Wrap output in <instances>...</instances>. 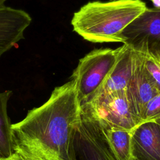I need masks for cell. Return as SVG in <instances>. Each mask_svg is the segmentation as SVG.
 <instances>
[{
	"instance_id": "13",
	"label": "cell",
	"mask_w": 160,
	"mask_h": 160,
	"mask_svg": "<svg viewBox=\"0 0 160 160\" xmlns=\"http://www.w3.org/2000/svg\"><path fill=\"white\" fill-rule=\"evenodd\" d=\"M144 41V66L148 76L160 92V61L156 54L148 48V42Z\"/></svg>"
},
{
	"instance_id": "14",
	"label": "cell",
	"mask_w": 160,
	"mask_h": 160,
	"mask_svg": "<svg viewBox=\"0 0 160 160\" xmlns=\"http://www.w3.org/2000/svg\"><path fill=\"white\" fill-rule=\"evenodd\" d=\"M160 117V92L152 98L146 104L144 110L141 122L154 120Z\"/></svg>"
},
{
	"instance_id": "9",
	"label": "cell",
	"mask_w": 160,
	"mask_h": 160,
	"mask_svg": "<svg viewBox=\"0 0 160 160\" xmlns=\"http://www.w3.org/2000/svg\"><path fill=\"white\" fill-rule=\"evenodd\" d=\"M132 158L160 160V124L154 120L140 122L131 132Z\"/></svg>"
},
{
	"instance_id": "11",
	"label": "cell",
	"mask_w": 160,
	"mask_h": 160,
	"mask_svg": "<svg viewBox=\"0 0 160 160\" xmlns=\"http://www.w3.org/2000/svg\"><path fill=\"white\" fill-rule=\"evenodd\" d=\"M98 121L116 159L117 160H130L132 158V131L110 126L99 119Z\"/></svg>"
},
{
	"instance_id": "16",
	"label": "cell",
	"mask_w": 160,
	"mask_h": 160,
	"mask_svg": "<svg viewBox=\"0 0 160 160\" xmlns=\"http://www.w3.org/2000/svg\"><path fill=\"white\" fill-rule=\"evenodd\" d=\"M154 8L157 9H160V0H151Z\"/></svg>"
},
{
	"instance_id": "17",
	"label": "cell",
	"mask_w": 160,
	"mask_h": 160,
	"mask_svg": "<svg viewBox=\"0 0 160 160\" xmlns=\"http://www.w3.org/2000/svg\"><path fill=\"white\" fill-rule=\"evenodd\" d=\"M31 154V153H30ZM34 156H35L38 160H53L52 159H50V158H46V157H44V156H38V155H34V154H32Z\"/></svg>"
},
{
	"instance_id": "15",
	"label": "cell",
	"mask_w": 160,
	"mask_h": 160,
	"mask_svg": "<svg viewBox=\"0 0 160 160\" xmlns=\"http://www.w3.org/2000/svg\"><path fill=\"white\" fill-rule=\"evenodd\" d=\"M14 151V152L10 157L0 160H38L31 154L18 147L15 146Z\"/></svg>"
},
{
	"instance_id": "20",
	"label": "cell",
	"mask_w": 160,
	"mask_h": 160,
	"mask_svg": "<svg viewBox=\"0 0 160 160\" xmlns=\"http://www.w3.org/2000/svg\"><path fill=\"white\" fill-rule=\"evenodd\" d=\"M154 121H156L157 122H158L160 124V117L157 118V119H154Z\"/></svg>"
},
{
	"instance_id": "3",
	"label": "cell",
	"mask_w": 160,
	"mask_h": 160,
	"mask_svg": "<svg viewBox=\"0 0 160 160\" xmlns=\"http://www.w3.org/2000/svg\"><path fill=\"white\" fill-rule=\"evenodd\" d=\"M121 50L95 49L82 58L74 70L71 79L74 80L81 104L88 101L115 64Z\"/></svg>"
},
{
	"instance_id": "19",
	"label": "cell",
	"mask_w": 160,
	"mask_h": 160,
	"mask_svg": "<svg viewBox=\"0 0 160 160\" xmlns=\"http://www.w3.org/2000/svg\"><path fill=\"white\" fill-rule=\"evenodd\" d=\"M7 0H0V6H4V2L6 1Z\"/></svg>"
},
{
	"instance_id": "12",
	"label": "cell",
	"mask_w": 160,
	"mask_h": 160,
	"mask_svg": "<svg viewBox=\"0 0 160 160\" xmlns=\"http://www.w3.org/2000/svg\"><path fill=\"white\" fill-rule=\"evenodd\" d=\"M12 92H0V159L10 157L14 152V141L10 119L8 115V102Z\"/></svg>"
},
{
	"instance_id": "6",
	"label": "cell",
	"mask_w": 160,
	"mask_h": 160,
	"mask_svg": "<svg viewBox=\"0 0 160 160\" xmlns=\"http://www.w3.org/2000/svg\"><path fill=\"white\" fill-rule=\"evenodd\" d=\"M133 67L129 81L125 89L126 96L134 115L141 122L146 104L159 93L145 71L144 66V41L131 44Z\"/></svg>"
},
{
	"instance_id": "5",
	"label": "cell",
	"mask_w": 160,
	"mask_h": 160,
	"mask_svg": "<svg viewBox=\"0 0 160 160\" xmlns=\"http://www.w3.org/2000/svg\"><path fill=\"white\" fill-rule=\"evenodd\" d=\"M83 104H86L99 121L110 126L132 131L141 122L131 108L125 89L106 94Z\"/></svg>"
},
{
	"instance_id": "1",
	"label": "cell",
	"mask_w": 160,
	"mask_h": 160,
	"mask_svg": "<svg viewBox=\"0 0 160 160\" xmlns=\"http://www.w3.org/2000/svg\"><path fill=\"white\" fill-rule=\"evenodd\" d=\"M81 116L76 82L71 79L56 87L43 104L12 124L15 146L53 160H77L74 138Z\"/></svg>"
},
{
	"instance_id": "2",
	"label": "cell",
	"mask_w": 160,
	"mask_h": 160,
	"mask_svg": "<svg viewBox=\"0 0 160 160\" xmlns=\"http://www.w3.org/2000/svg\"><path fill=\"white\" fill-rule=\"evenodd\" d=\"M148 7L142 0L90 1L75 12L71 24L73 31L94 43H126L125 28Z\"/></svg>"
},
{
	"instance_id": "7",
	"label": "cell",
	"mask_w": 160,
	"mask_h": 160,
	"mask_svg": "<svg viewBox=\"0 0 160 160\" xmlns=\"http://www.w3.org/2000/svg\"><path fill=\"white\" fill-rule=\"evenodd\" d=\"M126 43L148 42L149 49L160 51V9L147 8L145 11L124 30Z\"/></svg>"
},
{
	"instance_id": "8",
	"label": "cell",
	"mask_w": 160,
	"mask_h": 160,
	"mask_svg": "<svg viewBox=\"0 0 160 160\" xmlns=\"http://www.w3.org/2000/svg\"><path fill=\"white\" fill-rule=\"evenodd\" d=\"M31 21L24 10L0 6V57L24 38V31Z\"/></svg>"
},
{
	"instance_id": "10",
	"label": "cell",
	"mask_w": 160,
	"mask_h": 160,
	"mask_svg": "<svg viewBox=\"0 0 160 160\" xmlns=\"http://www.w3.org/2000/svg\"><path fill=\"white\" fill-rule=\"evenodd\" d=\"M132 67V46L129 43L123 44L115 64L101 86L86 103L106 94L125 89L131 78Z\"/></svg>"
},
{
	"instance_id": "18",
	"label": "cell",
	"mask_w": 160,
	"mask_h": 160,
	"mask_svg": "<svg viewBox=\"0 0 160 160\" xmlns=\"http://www.w3.org/2000/svg\"><path fill=\"white\" fill-rule=\"evenodd\" d=\"M151 50V49H150ZM152 51V50H151ZM153 51L156 54V56H158V59H159V61H160V51Z\"/></svg>"
},
{
	"instance_id": "21",
	"label": "cell",
	"mask_w": 160,
	"mask_h": 160,
	"mask_svg": "<svg viewBox=\"0 0 160 160\" xmlns=\"http://www.w3.org/2000/svg\"><path fill=\"white\" fill-rule=\"evenodd\" d=\"M130 160H137V159H134V158H131V159H130Z\"/></svg>"
},
{
	"instance_id": "4",
	"label": "cell",
	"mask_w": 160,
	"mask_h": 160,
	"mask_svg": "<svg viewBox=\"0 0 160 160\" xmlns=\"http://www.w3.org/2000/svg\"><path fill=\"white\" fill-rule=\"evenodd\" d=\"M74 150L77 160H117L98 119L86 104L81 105Z\"/></svg>"
}]
</instances>
